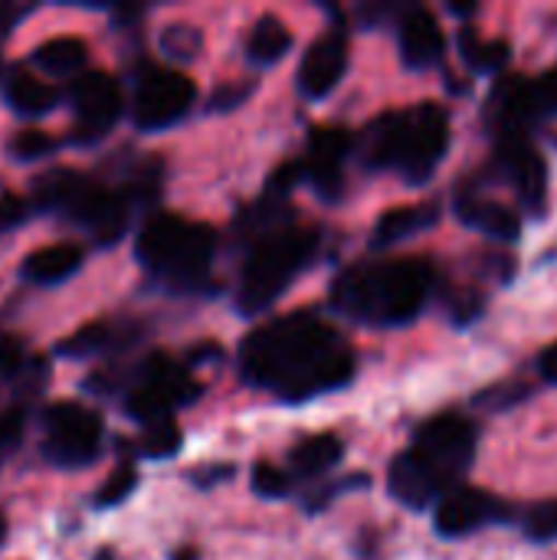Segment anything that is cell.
<instances>
[{
	"label": "cell",
	"instance_id": "cell-9",
	"mask_svg": "<svg viewBox=\"0 0 557 560\" xmlns=\"http://www.w3.org/2000/svg\"><path fill=\"white\" fill-rule=\"evenodd\" d=\"M515 515L519 505H512L509 499L463 482L433 505V528L446 541H463L489 528L515 525Z\"/></svg>",
	"mask_w": 557,
	"mask_h": 560
},
{
	"label": "cell",
	"instance_id": "cell-35",
	"mask_svg": "<svg viewBox=\"0 0 557 560\" xmlns=\"http://www.w3.org/2000/svg\"><path fill=\"white\" fill-rule=\"evenodd\" d=\"M23 427H26V413L20 407H10L0 413V450H13L23 440Z\"/></svg>",
	"mask_w": 557,
	"mask_h": 560
},
{
	"label": "cell",
	"instance_id": "cell-19",
	"mask_svg": "<svg viewBox=\"0 0 557 560\" xmlns=\"http://www.w3.org/2000/svg\"><path fill=\"white\" fill-rule=\"evenodd\" d=\"M82 259H85V253L79 243H49V246H39L30 256H23L20 276L33 285H59L82 269Z\"/></svg>",
	"mask_w": 557,
	"mask_h": 560
},
{
	"label": "cell",
	"instance_id": "cell-23",
	"mask_svg": "<svg viewBox=\"0 0 557 560\" xmlns=\"http://www.w3.org/2000/svg\"><path fill=\"white\" fill-rule=\"evenodd\" d=\"M33 62L56 75V79H66V75H82L85 62H89V43L79 39V36H53L46 43L36 46L33 52Z\"/></svg>",
	"mask_w": 557,
	"mask_h": 560
},
{
	"label": "cell",
	"instance_id": "cell-5",
	"mask_svg": "<svg viewBox=\"0 0 557 560\" xmlns=\"http://www.w3.org/2000/svg\"><path fill=\"white\" fill-rule=\"evenodd\" d=\"M318 243L322 236L312 226L279 223L272 230H263L243 262L236 308L243 315H259L272 308L286 295V289L299 279V272L312 262Z\"/></svg>",
	"mask_w": 557,
	"mask_h": 560
},
{
	"label": "cell",
	"instance_id": "cell-29",
	"mask_svg": "<svg viewBox=\"0 0 557 560\" xmlns=\"http://www.w3.org/2000/svg\"><path fill=\"white\" fill-rule=\"evenodd\" d=\"M181 450V430L171 417L144 423V436H141V453L151 459H167Z\"/></svg>",
	"mask_w": 557,
	"mask_h": 560
},
{
	"label": "cell",
	"instance_id": "cell-28",
	"mask_svg": "<svg viewBox=\"0 0 557 560\" xmlns=\"http://www.w3.org/2000/svg\"><path fill=\"white\" fill-rule=\"evenodd\" d=\"M158 46L164 56L171 59H197L200 46H204V36L194 23H167L158 36Z\"/></svg>",
	"mask_w": 557,
	"mask_h": 560
},
{
	"label": "cell",
	"instance_id": "cell-20",
	"mask_svg": "<svg viewBox=\"0 0 557 560\" xmlns=\"http://www.w3.org/2000/svg\"><path fill=\"white\" fill-rule=\"evenodd\" d=\"M440 223V203H414V207H394L387 210L371 233L374 249H391L404 240H414Z\"/></svg>",
	"mask_w": 557,
	"mask_h": 560
},
{
	"label": "cell",
	"instance_id": "cell-38",
	"mask_svg": "<svg viewBox=\"0 0 557 560\" xmlns=\"http://www.w3.org/2000/svg\"><path fill=\"white\" fill-rule=\"evenodd\" d=\"M7 541V518H3V512H0V545Z\"/></svg>",
	"mask_w": 557,
	"mask_h": 560
},
{
	"label": "cell",
	"instance_id": "cell-33",
	"mask_svg": "<svg viewBox=\"0 0 557 560\" xmlns=\"http://www.w3.org/2000/svg\"><path fill=\"white\" fill-rule=\"evenodd\" d=\"M253 492L263 499H282L289 492V476L269 463H256L253 466Z\"/></svg>",
	"mask_w": 557,
	"mask_h": 560
},
{
	"label": "cell",
	"instance_id": "cell-27",
	"mask_svg": "<svg viewBox=\"0 0 557 560\" xmlns=\"http://www.w3.org/2000/svg\"><path fill=\"white\" fill-rule=\"evenodd\" d=\"M535 397V384L529 381H502V384H492L486 390H479L473 397V407L486 410V413H509L512 407L525 404Z\"/></svg>",
	"mask_w": 557,
	"mask_h": 560
},
{
	"label": "cell",
	"instance_id": "cell-14",
	"mask_svg": "<svg viewBox=\"0 0 557 560\" xmlns=\"http://www.w3.org/2000/svg\"><path fill=\"white\" fill-rule=\"evenodd\" d=\"M69 102H72V115H76V131L85 141L108 135V128L118 121L121 105H125L118 79L102 69L76 75L72 89H69Z\"/></svg>",
	"mask_w": 557,
	"mask_h": 560
},
{
	"label": "cell",
	"instance_id": "cell-13",
	"mask_svg": "<svg viewBox=\"0 0 557 560\" xmlns=\"http://www.w3.org/2000/svg\"><path fill=\"white\" fill-rule=\"evenodd\" d=\"M351 148H355V141L345 128H338V125L312 128V135L305 141V154L299 158L302 180H309L318 197L338 200L345 190V164H348Z\"/></svg>",
	"mask_w": 557,
	"mask_h": 560
},
{
	"label": "cell",
	"instance_id": "cell-8",
	"mask_svg": "<svg viewBox=\"0 0 557 560\" xmlns=\"http://www.w3.org/2000/svg\"><path fill=\"white\" fill-rule=\"evenodd\" d=\"M479 187L499 184L506 190H512L515 197V210L532 220L545 217L548 210V190H552V174H548V161L538 151L535 138L525 135H512V138H496L492 141V158L469 177Z\"/></svg>",
	"mask_w": 557,
	"mask_h": 560
},
{
	"label": "cell",
	"instance_id": "cell-39",
	"mask_svg": "<svg viewBox=\"0 0 557 560\" xmlns=\"http://www.w3.org/2000/svg\"><path fill=\"white\" fill-rule=\"evenodd\" d=\"M174 560H197V555H194V551H181Z\"/></svg>",
	"mask_w": 557,
	"mask_h": 560
},
{
	"label": "cell",
	"instance_id": "cell-40",
	"mask_svg": "<svg viewBox=\"0 0 557 560\" xmlns=\"http://www.w3.org/2000/svg\"><path fill=\"white\" fill-rule=\"evenodd\" d=\"M0 233H3V230H0Z\"/></svg>",
	"mask_w": 557,
	"mask_h": 560
},
{
	"label": "cell",
	"instance_id": "cell-18",
	"mask_svg": "<svg viewBox=\"0 0 557 560\" xmlns=\"http://www.w3.org/2000/svg\"><path fill=\"white\" fill-rule=\"evenodd\" d=\"M144 335L141 325L135 322H89L82 325L76 335H69L56 354L59 358H72V361H82V358H98V354H115V351H125L131 345H138V338Z\"/></svg>",
	"mask_w": 557,
	"mask_h": 560
},
{
	"label": "cell",
	"instance_id": "cell-7",
	"mask_svg": "<svg viewBox=\"0 0 557 560\" xmlns=\"http://www.w3.org/2000/svg\"><path fill=\"white\" fill-rule=\"evenodd\" d=\"M33 194L39 207L56 210L72 226L85 230L98 246L118 243L131 220V200L118 187H105L69 167H56L36 177Z\"/></svg>",
	"mask_w": 557,
	"mask_h": 560
},
{
	"label": "cell",
	"instance_id": "cell-17",
	"mask_svg": "<svg viewBox=\"0 0 557 560\" xmlns=\"http://www.w3.org/2000/svg\"><path fill=\"white\" fill-rule=\"evenodd\" d=\"M397 46L401 59L414 72H427L443 66L446 59V36L437 16L427 7H401L397 13Z\"/></svg>",
	"mask_w": 557,
	"mask_h": 560
},
{
	"label": "cell",
	"instance_id": "cell-26",
	"mask_svg": "<svg viewBox=\"0 0 557 560\" xmlns=\"http://www.w3.org/2000/svg\"><path fill=\"white\" fill-rule=\"evenodd\" d=\"M515 528L532 541V545H555L557 541V499L519 505Z\"/></svg>",
	"mask_w": 557,
	"mask_h": 560
},
{
	"label": "cell",
	"instance_id": "cell-2",
	"mask_svg": "<svg viewBox=\"0 0 557 560\" xmlns=\"http://www.w3.org/2000/svg\"><path fill=\"white\" fill-rule=\"evenodd\" d=\"M479 453V423L463 413L430 417L414 430L410 446L387 469V492L410 512L433 509L446 492L466 482Z\"/></svg>",
	"mask_w": 557,
	"mask_h": 560
},
{
	"label": "cell",
	"instance_id": "cell-15",
	"mask_svg": "<svg viewBox=\"0 0 557 560\" xmlns=\"http://www.w3.org/2000/svg\"><path fill=\"white\" fill-rule=\"evenodd\" d=\"M453 213L463 226H469V230H476L496 243L512 246L522 240V226H525L522 213L512 203H502V200L489 197L486 190H479L466 180L453 194Z\"/></svg>",
	"mask_w": 557,
	"mask_h": 560
},
{
	"label": "cell",
	"instance_id": "cell-16",
	"mask_svg": "<svg viewBox=\"0 0 557 560\" xmlns=\"http://www.w3.org/2000/svg\"><path fill=\"white\" fill-rule=\"evenodd\" d=\"M348 62H351L348 33L341 26L325 30L318 39H312V46L305 49V56L299 62V92L315 102L332 95L341 85Z\"/></svg>",
	"mask_w": 557,
	"mask_h": 560
},
{
	"label": "cell",
	"instance_id": "cell-25",
	"mask_svg": "<svg viewBox=\"0 0 557 560\" xmlns=\"http://www.w3.org/2000/svg\"><path fill=\"white\" fill-rule=\"evenodd\" d=\"M460 56H463V62H466L473 72H479V75H499V72L509 66L512 49H509L506 39H486V36H479V33L466 23V26L460 30Z\"/></svg>",
	"mask_w": 557,
	"mask_h": 560
},
{
	"label": "cell",
	"instance_id": "cell-10",
	"mask_svg": "<svg viewBox=\"0 0 557 560\" xmlns=\"http://www.w3.org/2000/svg\"><path fill=\"white\" fill-rule=\"evenodd\" d=\"M200 394V384L174 368L164 354H154L148 361H141L135 368V381L128 387V413L141 423H154V420H164L171 417L177 407L197 400Z\"/></svg>",
	"mask_w": 557,
	"mask_h": 560
},
{
	"label": "cell",
	"instance_id": "cell-6",
	"mask_svg": "<svg viewBox=\"0 0 557 560\" xmlns=\"http://www.w3.org/2000/svg\"><path fill=\"white\" fill-rule=\"evenodd\" d=\"M217 249V233L207 223L184 220L177 213H154L144 220L135 240L138 262L161 282L190 292L207 282Z\"/></svg>",
	"mask_w": 557,
	"mask_h": 560
},
{
	"label": "cell",
	"instance_id": "cell-31",
	"mask_svg": "<svg viewBox=\"0 0 557 560\" xmlns=\"http://www.w3.org/2000/svg\"><path fill=\"white\" fill-rule=\"evenodd\" d=\"M7 151H10L13 161H36V158L53 154L56 151V141L46 131H39V128H23V131H16L10 138Z\"/></svg>",
	"mask_w": 557,
	"mask_h": 560
},
{
	"label": "cell",
	"instance_id": "cell-1",
	"mask_svg": "<svg viewBox=\"0 0 557 560\" xmlns=\"http://www.w3.org/2000/svg\"><path fill=\"white\" fill-rule=\"evenodd\" d=\"M355 371L358 358L345 335L309 312L266 322L240 348L243 381L292 404L348 387Z\"/></svg>",
	"mask_w": 557,
	"mask_h": 560
},
{
	"label": "cell",
	"instance_id": "cell-12",
	"mask_svg": "<svg viewBox=\"0 0 557 560\" xmlns=\"http://www.w3.org/2000/svg\"><path fill=\"white\" fill-rule=\"evenodd\" d=\"M43 453L59 469L89 466L102 450V420L82 404H53L43 413Z\"/></svg>",
	"mask_w": 557,
	"mask_h": 560
},
{
	"label": "cell",
	"instance_id": "cell-30",
	"mask_svg": "<svg viewBox=\"0 0 557 560\" xmlns=\"http://www.w3.org/2000/svg\"><path fill=\"white\" fill-rule=\"evenodd\" d=\"M443 305H446V315H450V322H453L456 328H466V325H473V322L483 315V308H486V299H483L476 289H450Z\"/></svg>",
	"mask_w": 557,
	"mask_h": 560
},
{
	"label": "cell",
	"instance_id": "cell-22",
	"mask_svg": "<svg viewBox=\"0 0 557 560\" xmlns=\"http://www.w3.org/2000/svg\"><path fill=\"white\" fill-rule=\"evenodd\" d=\"M345 456V446L338 436L332 433H322V436H309L305 443H299L289 456V466H292V476L295 479H322L328 476Z\"/></svg>",
	"mask_w": 557,
	"mask_h": 560
},
{
	"label": "cell",
	"instance_id": "cell-32",
	"mask_svg": "<svg viewBox=\"0 0 557 560\" xmlns=\"http://www.w3.org/2000/svg\"><path fill=\"white\" fill-rule=\"evenodd\" d=\"M138 489V472H135V466L131 463H125V466H118L108 479H105V486L98 489V499H95V505L98 509H112V505H121L131 492Z\"/></svg>",
	"mask_w": 557,
	"mask_h": 560
},
{
	"label": "cell",
	"instance_id": "cell-4",
	"mask_svg": "<svg viewBox=\"0 0 557 560\" xmlns=\"http://www.w3.org/2000/svg\"><path fill=\"white\" fill-rule=\"evenodd\" d=\"M371 171H394L404 184L423 187L450 151V115L437 102H420L374 118L358 141Z\"/></svg>",
	"mask_w": 557,
	"mask_h": 560
},
{
	"label": "cell",
	"instance_id": "cell-11",
	"mask_svg": "<svg viewBox=\"0 0 557 560\" xmlns=\"http://www.w3.org/2000/svg\"><path fill=\"white\" fill-rule=\"evenodd\" d=\"M194 102H197L194 79L167 66H144L135 82L131 118L141 131H164L184 121Z\"/></svg>",
	"mask_w": 557,
	"mask_h": 560
},
{
	"label": "cell",
	"instance_id": "cell-21",
	"mask_svg": "<svg viewBox=\"0 0 557 560\" xmlns=\"http://www.w3.org/2000/svg\"><path fill=\"white\" fill-rule=\"evenodd\" d=\"M292 43H295L292 30L279 16L266 13L253 23V30L246 36V59L253 66H276L289 56Z\"/></svg>",
	"mask_w": 557,
	"mask_h": 560
},
{
	"label": "cell",
	"instance_id": "cell-37",
	"mask_svg": "<svg viewBox=\"0 0 557 560\" xmlns=\"http://www.w3.org/2000/svg\"><path fill=\"white\" fill-rule=\"evenodd\" d=\"M23 10L20 7H13V3H0V36H7L10 33V26L16 23V16H20Z\"/></svg>",
	"mask_w": 557,
	"mask_h": 560
},
{
	"label": "cell",
	"instance_id": "cell-34",
	"mask_svg": "<svg viewBox=\"0 0 557 560\" xmlns=\"http://www.w3.org/2000/svg\"><path fill=\"white\" fill-rule=\"evenodd\" d=\"M250 95H253V82H246V85H240V82H223V85L210 95V108L230 112V108L243 105Z\"/></svg>",
	"mask_w": 557,
	"mask_h": 560
},
{
	"label": "cell",
	"instance_id": "cell-24",
	"mask_svg": "<svg viewBox=\"0 0 557 560\" xmlns=\"http://www.w3.org/2000/svg\"><path fill=\"white\" fill-rule=\"evenodd\" d=\"M7 102L16 115H26V118H39L46 112L56 108L59 102V92L53 85H46L43 79H36L33 72L26 69H13L10 79H7Z\"/></svg>",
	"mask_w": 557,
	"mask_h": 560
},
{
	"label": "cell",
	"instance_id": "cell-3",
	"mask_svg": "<svg viewBox=\"0 0 557 560\" xmlns=\"http://www.w3.org/2000/svg\"><path fill=\"white\" fill-rule=\"evenodd\" d=\"M433 295L437 269L420 256L358 262L332 285V305L351 322L371 328H404L417 322Z\"/></svg>",
	"mask_w": 557,
	"mask_h": 560
},
{
	"label": "cell",
	"instance_id": "cell-36",
	"mask_svg": "<svg viewBox=\"0 0 557 560\" xmlns=\"http://www.w3.org/2000/svg\"><path fill=\"white\" fill-rule=\"evenodd\" d=\"M535 374L545 387H557V341L548 345L545 351H538L535 358Z\"/></svg>",
	"mask_w": 557,
	"mask_h": 560
}]
</instances>
